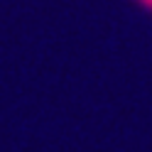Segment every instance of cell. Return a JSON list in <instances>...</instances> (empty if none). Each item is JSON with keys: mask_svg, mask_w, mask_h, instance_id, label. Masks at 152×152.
<instances>
[{"mask_svg": "<svg viewBox=\"0 0 152 152\" xmlns=\"http://www.w3.org/2000/svg\"><path fill=\"white\" fill-rule=\"evenodd\" d=\"M140 3H145V5H150V7H152V0H140Z\"/></svg>", "mask_w": 152, "mask_h": 152, "instance_id": "1", "label": "cell"}]
</instances>
